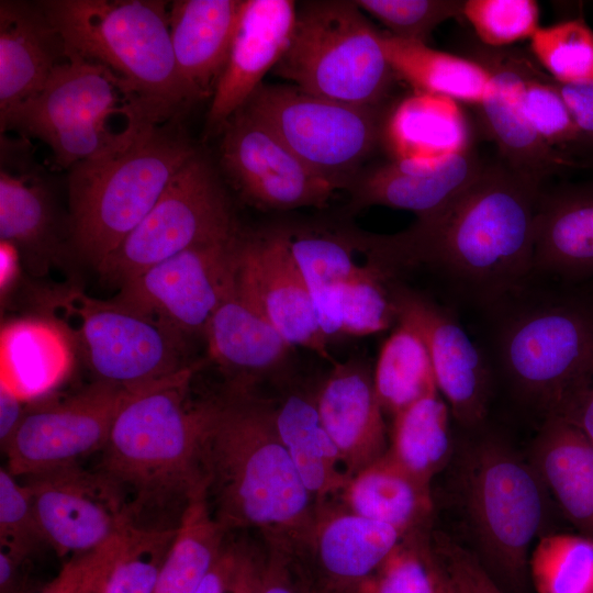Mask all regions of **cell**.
Wrapping results in <instances>:
<instances>
[{"label": "cell", "mask_w": 593, "mask_h": 593, "mask_svg": "<svg viewBox=\"0 0 593 593\" xmlns=\"http://www.w3.org/2000/svg\"><path fill=\"white\" fill-rule=\"evenodd\" d=\"M542 179L505 164L402 232L358 233L361 251L390 279L426 268L455 302L481 313L532 277L535 216Z\"/></svg>", "instance_id": "6da1fadb"}, {"label": "cell", "mask_w": 593, "mask_h": 593, "mask_svg": "<svg viewBox=\"0 0 593 593\" xmlns=\"http://www.w3.org/2000/svg\"><path fill=\"white\" fill-rule=\"evenodd\" d=\"M201 402L199 466L214 518L227 533L255 529L267 547L304 556L318 505L280 440L273 401L227 385Z\"/></svg>", "instance_id": "7a4b0ae2"}, {"label": "cell", "mask_w": 593, "mask_h": 593, "mask_svg": "<svg viewBox=\"0 0 593 593\" xmlns=\"http://www.w3.org/2000/svg\"><path fill=\"white\" fill-rule=\"evenodd\" d=\"M493 374L548 417L593 384V292L529 280L483 312Z\"/></svg>", "instance_id": "3957f363"}, {"label": "cell", "mask_w": 593, "mask_h": 593, "mask_svg": "<svg viewBox=\"0 0 593 593\" xmlns=\"http://www.w3.org/2000/svg\"><path fill=\"white\" fill-rule=\"evenodd\" d=\"M201 366L202 360L194 361L128 391L114 416L99 470L123 490L136 526L150 528L153 514H171L179 524L191 497L204 489L199 466L202 402L189 395Z\"/></svg>", "instance_id": "277c9868"}, {"label": "cell", "mask_w": 593, "mask_h": 593, "mask_svg": "<svg viewBox=\"0 0 593 593\" xmlns=\"http://www.w3.org/2000/svg\"><path fill=\"white\" fill-rule=\"evenodd\" d=\"M166 3L49 0L40 5L66 51L109 69L144 122L165 124L193 103L176 67Z\"/></svg>", "instance_id": "5b68a950"}, {"label": "cell", "mask_w": 593, "mask_h": 593, "mask_svg": "<svg viewBox=\"0 0 593 593\" xmlns=\"http://www.w3.org/2000/svg\"><path fill=\"white\" fill-rule=\"evenodd\" d=\"M198 149L171 124H145L125 142L69 168V245L99 269Z\"/></svg>", "instance_id": "8992f818"}, {"label": "cell", "mask_w": 593, "mask_h": 593, "mask_svg": "<svg viewBox=\"0 0 593 593\" xmlns=\"http://www.w3.org/2000/svg\"><path fill=\"white\" fill-rule=\"evenodd\" d=\"M144 123L109 69L69 51L38 93L0 118L1 132L43 141L68 169L122 144Z\"/></svg>", "instance_id": "52a82bcc"}, {"label": "cell", "mask_w": 593, "mask_h": 593, "mask_svg": "<svg viewBox=\"0 0 593 593\" xmlns=\"http://www.w3.org/2000/svg\"><path fill=\"white\" fill-rule=\"evenodd\" d=\"M273 75L338 102L379 107L395 75L378 32L355 1L296 4L288 48Z\"/></svg>", "instance_id": "ba28073f"}, {"label": "cell", "mask_w": 593, "mask_h": 593, "mask_svg": "<svg viewBox=\"0 0 593 593\" xmlns=\"http://www.w3.org/2000/svg\"><path fill=\"white\" fill-rule=\"evenodd\" d=\"M38 303L66 332L96 382L134 391L194 362L187 360L184 336L113 299L61 289L41 293Z\"/></svg>", "instance_id": "9c48e42d"}, {"label": "cell", "mask_w": 593, "mask_h": 593, "mask_svg": "<svg viewBox=\"0 0 593 593\" xmlns=\"http://www.w3.org/2000/svg\"><path fill=\"white\" fill-rule=\"evenodd\" d=\"M265 122L316 175L348 189L379 145L384 109L262 83L243 105Z\"/></svg>", "instance_id": "30bf717a"}, {"label": "cell", "mask_w": 593, "mask_h": 593, "mask_svg": "<svg viewBox=\"0 0 593 593\" xmlns=\"http://www.w3.org/2000/svg\"><path fill=\"white\" fill-rule=\"evenodd\" d=\"M239 232L213 165L197 150L98 271L120 288L156 264L197 246L232 239Z\"/></svg>", "instance_id": "8fae6325"}, {"label": "cell", "mask_w": 593, "mask_h": 593, "mask_svg": "<svg viewBox=\"0 0 593 593\" xmlns=\"http://www.w3.org/2000/svg\"><path fill=\"white\" fill-rule=\"evenodd\" d=\"M540 482L535 469L495 440L470 447L461 466V491L474 536L493 564L514 578L523 573L544 521Z\"/></svg>", "instance_id": "7c38bea8"}, {"label": "cell", "mask_w": 593, "mask_h": 593, "mask_svg": "<svg viewBox=\"0 0 593 593\" xmlns=\"http://www.w3.org/2000/svg\"><path fill=\"white\" fill-rule=\"evenodd\" d=\"M232 239L187 249L120 287L114 301L175 329L184 337L203 336L234 290L237 243Z\"/></svg>", "instance_id": "4fadbf2b"}, {"label": "cell", "mask_w": 593, "mask_h": 593, "mask_svg": "<svg viewBox=\"0 0 593 593\" xmlns=\"http://www.w3.org/2000/svg\"><path fill=\"white\" fill-rule=\"evenodd\" d=\"M127 392L93 381L66 398L30 403L3 450L8 470L16 478L26 477L78 465L79 459L102 451Z\"/></svg>", "instance_id": "5bb4252c"}, {"label": "cell", "mask_w": 593, "mask_h": 593, "mask_svg": "<svg viewBox=\"0 0 593 593\" xmlns=\"http://www.w3.org/2000/svg\"><path fill=\"white\" fill-rule=\"evenodd\" d=\"M222 134V170L240 197L259 210L323 208L339 190L312 171L245 107L230 118Z\"/></svg>", "instance_id": "9a60e30c"}, {"label": "cell", "mask_w": 593, "mask_h": 593, "mask_svg": "<svg viewBox=\"0 0 593 593\" xmlns=\"http://www.w3.org/2000/svg\"><path fill=\"white\" fill-rule=\"evenodd\" d=\"M47 545L58 556L91 551L134 526L123 490L79 465L24 477Z\"/></svg>", "instance_id": "2e32d148"}, {"label": "cell", "mask_w": 593, "mask_h": 593, "mask_svg": "<svg viewBox=\"0 0 593 593\" xmlns=\"http://www.w3.org/2000/svg\"><path fill=\"white\" fill-rule=\"evenodd\" d=\"M396 322L411 325L423 338L438 391L465 427H479L489 411L493 370L455 313L398 280H389Z\"/></svg>", "instance_id": "e0dca14e"}, {"label": "cell", "mask_w": 593, "mask_h": 593, "mask_svg": "<svg viewBox=\"0 0 593 593\" xmlns=\"http://www.w3.org/2000/svg\"><path fill=\"white\" fill-rule=\"evenodd\" d=\"M235 293L264 316L292 346L335 363L310 292L290 251L283 228L240 233Z\"/></svg>", "instance_id": "ac0fdd59"}, {"label": "cell", "mask_w": 593, "mask_h": 593, "mask_svg": "<svg viewBox=\"0 0 593 593\" xmlns=\"http://www.w3.org/2000/svg\"><path fill=\"white\" fill-rule=\"evenodd\" d=\"M296 15L292 0H244L228 57L206 114L208 135L222 133L230 118L262 85L289 46Z\"/></svg>", "instance_id": "d6986e66"}, {"label": "cell", "mask_w": 593, "mask_h": 593, "mask_svg": "<svg viewBox=\"0 0 593 593\" xmlns=\"http://www.w3.org/2000/svg\"><path fill=\"white\" fill-rule=\"evenodd\" d=\"M473 56L489 75L484 97L478 107L502 163L542 180L557 170L580 167L544 143L530 126L522 104L524 57L489 47L475 49Z\"/></svg>", "instance_id": "ffe728a7"}, {"label": "cell", "mask_w": 593, "mask_h": 593, "mask_svg": "<svg viewBox=\"0 0 593 593\" xmlns=\"http://www.w3.org/2000/svg\"><path fill=\"white\" fill-rule=\"evenodd\" d=\"M479 155L462 147L427 166L398 159L373 166L359 175L347 189L348 210L372 205L407 210L417 217L428 215L451 201L484 171Z\"/></svg>", "instance_id": "44dd1931"}, {"label": "cell", "mask_w": 593, "mask_h": 593, "mask_svg": "<svg viewBox=\"0 0 593 593\" xmlns=\"http://www.w3.org/2000/svg\"><path fill=\"white\" fill-rule=\"evenodd\" d=\"M402 539L390 525L322 503L305 553H311L327 593H358Z\"/></svg>", "instance_id": "7402d4cb"}, {"label": "cell", "mask_w": 593, "mask_h": 593, "mask_svg": "<svg viewBox=\"0 0 593 593\" xmlns=\"http://www.w3.org/2000/svg\"><path fill=\"white\" fill-rule=\"evenodd\" d=\"M333 366L314 399L322 423L353 477L388 451L384 412L372 374L363 365L347 361Z\"/></svg>", "instance_id": "603a6c76"}, {"label": "cell", "mask_w": 593, "mask_h": 593, "mask_svg": "<svg viewBox=\"0 0 593 593\" xmlns=\"http://www.w3.org/2000/svg\"><path fill=\"white\" fill-rule=\"evenodd\" d=\"M530 280L566 286L593 280V188L541 192Z\"/></svg>", "instance_id": "cb8c5ba5"}, {"label": "cell", "mask_w": 593, "mask_h": 593, "mask_svg": "<svg viewBox=\"0 0 593 593\" xmlns=\"http://www.w3.org/2000/svg\"><path fill=\"white\" fill-rule=\"evenodd\" d=\"M244 0H175L169 27L176 67L192 102L212 98Z\"/></svg>", "instance_id": "d4e9b609"}, {"label": "cell", "mask_w": 593, "mask_h": 593, "mask_svg": "<svg viewBox=\"0 0 593 593\" xmlns=\"http://www.w3.org/2000/svg\"><path fill=\"white\" fill-rule=\"evenodd\" d=\"M66 58L40 2H0V118L38 93Z\"/></svg>", "instance_id": "484cf974"}, {"label": "cell", "mask_w": 593, "mask_h": 593, "mask_svg": "<svg viewBox=\"0 0 593 593\" xmlns=\"http://www.w3.org/2000/svg\"><path fill=\"white\" fill-rule=\"evenodd\" d=\"M210 359L228 387L251 389L262 374L278 369L293 348L233 290L213 314L204 334Z\"/></svg>", "instance_id": "4316f807"}, {"label": "cell", "mask_w": 593, "mask_h": 593, "mask_svg": "<svg viewBox=\"0 0 593 593\" xmlns=\"http://www.w3.org/2000/svg\"><path fill=\"white\" fill-rule=\"evenodd\" d=\"M1 377L26 402L46 396L69 373L75 349L46 315L7 323L1 331Z\"/></svg>", "instance_id": "83f0119b"}, {"label": "cell", "mask_w": 593, "mask_h": 593, "mask_svg": "<svg viewBox=\"0 0 593 593\" xmlns=\"http://www.w3.org/2000/svg\"><path fill=\"white\" fill-rule=\"evenodd\" d=\"M0 239L12 245L29 270L45 275L63 257L53 199L32 174L0 172Z\"/></svg>", "instance_id": "f1b7e54d"}, {"label": "cell", "mask_w": 593, "mask_h": 593, "mask_svg": "<svg viewBox=\"0 0 593 593\" xmlns=\"http://www.w3.org/2000/svg\"><path fill=\"white\" fill-rule=\"evenodd\" d=\"M534 469L568 518L593 539V445L571 423L548 417L534 447Z\"/></svg>", "instance_id": "f546056e"}, {"label": "cell", "mask_w": 593, "mask_h": 593, "mask_svg": "<svg viewBox=\"0 0 593 593\" xmlns=\"http://www.w3.org/2000/svg\"><path fill=\"white\" fill-rule=\"evenodd\" d=\"M275 425L299 477L317 505L339 494L350 479L313 395L292 392L273 401Z\"/></svg>", "instance_id": "4dcf8cb0"}, {"label": "cell", "mask_w": 593, "mask_h": 593, "mask_svg": "<svg viewBox=\"0 0 593 593\" xmlns=\"http://www.w3.org/2000/svg\"><path fill=\"white\" fill-rule=\"evenodd\" d=\"M430 484L405 470L388 451L346 483L344 506L395 528L402 537L424 532L433 511Z\"/></svg>", "instance_id": "1f68e13d"}, {"label": "cell", "mask_w": 593, "mask_h": 593, "mask_svg": "<svg viewBox=\"0 0 593 593\" xmlns=\"http://www.w3.org/2000/svg\"><path fill=\"white\" fill-rule=\"evenodd\" d=\"M380 42L395 77L426 94L479 105L489 81L473 58L434 49L426 43L380 32Z\"/></svg>", "instance_id": "d6a6232c"}, {"label": "cell", "mask_w": 593, "mask_h": 593, "mask_svg": "<svg viewBox=\"0 0 593 593\" xmlns=\"http://www.w3.org/2000/svg\"><path fill=\"white\" fill-rule=\"evenodd\" d=\"M290 251L310 292L318 325L329 340L338 337L336 301L340 287L359 265L355 232L323 233L283 228Z\"/></svg>", "instance_id": "836d02e7"}, {"label": "cell", "mask_w": 593, "mask_h": 593, "mask_svg": "<svg viewBox=\"0 0 593 593\" xmlns=\"http://www.w3.org/2000/svg\"><path fill=\"white\" fill-rule=\"evenodd\" d=\"M227 532L214 518L205 491L187 504L152 593H194L226 545Z\"/></svg>", "instance_id": "e575fe53"}, {"label": "cell", "mask_w": 593, "mask_h": 593, "mask_svg": "<svg viewBox=\"0 0 593 593\" xmlns=\"http://www.w3.org/2000/svg\"><path fill=\"white\" fill-rule=\"evenodd\" d=\"M372 380L383 412L392 416L439 392L423 338L401 321L380 348Z\"/></svg>", "instance_id": "d590c367"}, {"label": "cell", "mask_w": 593, "mask_h": 593, "mask_svg": "<svg viewBox=\"0 0 593 593\" xmlns=\"http://www.w3.org/2000/svg\"><path fill=\"white\" fill-rule=\"evenodd\" d=\"M450 409L438 395H427L393 416L388 452L411 474L430 484L451 454Z\"/></svg>", "instance_id": "8d00e7d4"}, {"label": "cell", "mask_w": 593, "mask_h": 593, "mask_svg": "<svg viewBox=\"0 0 593 593\" xmlns=\"http://www.w3.org/2000/svg\"><path fill=\"white\" fill-rule=\"evenodd\" d=\"M529 564L538 593H593V539L588 536H544Z\"/></svg>", "instance_id": "74e56055"}, {"label": "cell", "mask_w": 593, "mask_h": 593, "mask_svg": "<svg viewBox=\"0 0 593 593\" xmlns=\"http://www.w3.org/2000/svg\"><path fill=\"white\" fill-rule=\"evenodd\" d=\"M336 318L339 336L377 334L396 322L389 279L376 264L359 265L340 287Z\"/></svg>", "instance_id": "f35d334b"}, {"label": "cell", "mask_w": 593, "mask_h": 593, "mask_svg": "<svg viewBox=\"0 0 593 593\" xmlns=\"http://www.w3.org/2000/svg\"><path fill=\"white\" fill-rule=\"evenodd\" d=\"M176 530L130 527L99 593H152Z\"/></svg>", "instance_id": "ab89813d"}, {"label": "cell", "mask_w": 593, "mask_h": 593, "mask_svg": "<svg viewBox=\"0 0 593 593\" xmlns=\"http://www.w3.org/2000/svg\"><path fill=\"white\" fill-rule=\"evenodd\" d=\"M530 49L555 81L593 82V30L584 20L569 19L539 27L530 38Z\"/></svg>", "instance_id": "60d3db41"}, {"label": "cell", "mask_w": 593, "mask_h": 593, "mask_svg": "<svg viewBox=\"0 0 593 593\" xmlns=\"http://www.w3.org/2000/svg\"><path fill=\"white\" fill-rule=\"evenodd\" d=\"M444 579L445 571L422 532L400 541L363 593H441Z\"/></svg>", "instance_id": "b9f144b4"}, {"label": "cell", "mask_w": 593, "mask_h": 593, "mask_svg": "<svg viewBox=\"0 0 593 593\" xmlns=\"http://www.w3.org/2000/svg\"><path fill=\"white\" fill-rule=\"evenodd\" d=\"M522 104L538 137L549 147H569L582 143L571 113L549 75L523 60Z\"/></svg>", "instance_id": "7bdbcfd3"}, {"label": "cell", "mask_w": 593, "mask_h": 593, "mask_svg": "<svg viewBox=\"0 0 593 593\" xmlns=\"http://www.w3.org/2000/svg\"><path fill=\"white\" fill-rule=\"evenodd\" d=\"M462 15L484 46L494 49L530 40L540 27L533 0H466Z\"/></svg>", "instance_id": "ee69618b"}, {"label": "cell", "mask_w": 593, "mask_h": 593, "mask_svg": "<svg viewBox=\"0 0 593 593\" xmlns=\"http://www.w3.org/2000/svg\"><path fill=\"white\" fill-rule=\"evenodd\" d=\"M362 12L371 14L393 36L426 43L443 22L462 15L465 1L458 0H356Z\"/></svg>", "instance_id": "f6af8a7d"}, {"label": "cell", "mask_w": 593, "mask_h": 593, "mask_svg": "<svg viewBox=\"0 0 593 593\" xmlns=\"http://www.w3.org/2000/svg\"><path fill=\"white\" fill-rule=\"evenodd\" d=\"M0 544L24 559L47 545L27 488L7 467L0 469Z\"/></svg>", "instance_id": "bcb514c9"}, {"label": "cell", "mask_w": 593, "mask_h": 593, "mask_svg": "<svg viewBox=\"0 0 593 593\" xmlns=\"http://www.w3.org/2000/svg\"><path fill=\"white\" fill-rule=\"evenodd\" d=\"M123 534L91 551L74 555L36 593H99L121 549Z\"/></svg>", "instance_id": "7dc6e473"}, {"label": "cell", "mask_w": 593, "mask_h": 593, "mask_svg": "<svg viewBox=\"0 0 593 593\" xmlns=\"http://www.w3.org/2000/svg\"><path fill=\"white\" fill-rule=\"evenodd\" d=\"M298 557L268 547L265 558L258 557L256 593H317L298 568Z\"/></svg>", "instance_id": "c3c4849f"}, {"label": "cell", "mask_w": 593, "mask_h": 593, "mask_svg": "<svg viewBox=\"0 0 593 593\" xmlns=\"http://www.w3.org/2000/svg\"><path fill=\"white\" fill-rule=\"evenodd\" d=\"M553 83L571 113L582 143H593V82L563 85L553 80Z\"/></svg>", "instance_id": "681fc988"}, {"label": "cell", "mask_w": 593, "mask_h": 593, "mask_svg": "<svg viewBox=\"0 0 593 593\" xmlns=\"http://www.w3.org/2000/svg\"><path fill=\"white\" fill-rule=\"evenodd\" d=\"M29 404L10 384L0 380V445L2 451L19 428Z\"/></svg>", "instance_id": "f907efd6"}, {"label": "cell", "mask_w": 593, "mask_h": 593, "mask_svg": "<svg viewBox=\"0 0 593 593\" xmlns=\"http://www.w3.org/2000/svg\"><path fill=\"white\" fill-rule=\"evenodd\" d=\"M242 545L226 542L220 557L194 593H226L240 556Z\"/></svg>", "instance_id": "816d5d0a"}, {"label": "cell", "mask_w": 593, "mask_h": 593, "mask_svg": "<svg viewBox=\"0 0 593 593\" xmlns=\"http://www.w3.org/2000/svg\"><path fill=\"white\" fill-rule=\"evenodd\" d=\"M27 561L5 549L0 550V593H36L31 591Z\"/></svg>", "instance_id": "f5cc1de1"}, {"label": "cell", "mask_w": 593, "mask_h": 593, "mask_svg": "<svg viewBox=\"0 0 593 593\" xmlns=\"http://www.w3.org/2000/svg\"><path fill=\"white\" fill-rule=\"evenodd\" d=\"M258 556L242 546L237 567L226 593H256Z\"/></svg>", "instance_id": "db71d44e"}, {"label": "cell", "mask_w": 593, "mask_h": 593, "mask_svg": "<svg viewBox=\"0 0 593 593\" xmlns=\"http://www.w3.org/2000/svg\"><path fill=\"white\" fill-rule=\"evenodd\" d=\"M574 425L593 445V384L560 417Z\"/></svg>", "instance_id": "11a10c76"}, {"label": "cell", "mask_w": 593, "mask_h": 593, "mask_svg": "<svg viewBox=\"0 0 593 593\" xmlns=\"http://www.w3.org/2000/svg\"><path fill=\"white\" fill-rule=\"evenodd\" d=\"M0 259V286L1 294L3 295L7 290L12 286L13 280L16 276L20 256L12 245L1 242Z\"/></svg>", "instance_id": "9f6ffc18"}, {"label": "cell", "mask_w": 593, "mask_h": 593, "mask_svg": "<svg viewBox=\"0 0 593 593\" xmlns=\"http://www.w3.org/2000/svg\"><path fill=\"white\" fill-rule=\"evenodd\" d=\"M444 569V568H443ZM445 571V570H444ZM441 593H460L458 591V589L456 588V585L454 584V582L450 580V578L448 577V574L446 573L445 571V579H444V584H443V589H441Z\"/></svg>", "instance_id": "6f0895ef"}, {"label": "cell", "mask_w": 593, "mask_h": 593, "mask_svg": "<svg viewBox=\"0 0 593 593\" xmlns=\"http://www.w3.org/2000/svg\"><path fill=\"white\" fill-rule=\"evenodd\" d=\"M585 287H588L593 292V280L584 283Z\"/></svg>", "instance_id": "680465c9"}, {"label": "cell", "mask_w": 593, "mask_h": 593, "mask_svg": "<svg viewBox=\"0 0 593 593\" xmlns=\"http://www.w3.org/2000/svg\"><path fill=\"white\" fill-rule=\"evenodd\" d=\"M456 588H457V586H456ZM457 589H458V588H457ZM458 591H459L460 593H462L459 589H458Z\"/></svg>", "instance_id": "91938a15"}]
</instances>
